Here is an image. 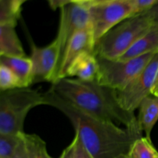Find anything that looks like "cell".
Instances as JSON below:
<instances>
[{"label": "cell", "instance_id": "9", "mask_svg": "<svg viewBox=\"0 0 158 158\" xmlns=\"http://www.w3.org/2000/svg\"><path fill=\"white\" fill-rule=\"evenodd\" d=\"M90 28L92 29L89 4L72 2L60 9V25L56 38L60 43L61 60L73 35L78 31Z\"/></svg>", "mask_w": 158, "mask_h": 158}, {"label": "cell", "instance_id": "22", "mask_svg": "<svg viewBox=\"0 0 158 158\" xmlns=\"http://www.w3.org/2000/svg\"><path fill=\"white\" fill-rule=\"evenodd\" d=\"M157 2L158 0H136V15L148 12Z\"/></svg>", "mask_w": 158, "mask_h": 158}, {"label": "cell", "instance_id": "14", "mask_svg": "<svg viewBox=\"0 0 158 158\" xmlns=\"http://www.w3.org/2000/svg\"><path fill=\"white\" fill-rule=\"evenodd\" d=\"M158 50V26H154L140 37L127 52L117 60H127Z\"/></svg>", "mask_w": 158, "mask_h": 158}, {"label": "cell", "instance_id": "2", "mask_svg": "<svg viewBox=\"0 0 158 158\" xmlns=\"http://www.w3.org/2000/svg\"><path fill=\"white\" fill-rule=\"evenodd\" d=\"M51 88L83 112L105 121L123 124L128 131L142 137L135 114L120 106L114 89L96 80L86 82L70 77L60 80Z\"/></svg>", "mask_w": 158, "mask_h": 158}, {"label": "cell", "instance_id": "19", "mask_svg": "<svg viewBox=\"0 0 158 158\" xmlns=\"http://www.w3.org/2000/svg\"><path fill=\"white\" fill-rule=\"evenodd\" d=\"M21 140L19 136H11L0 133V158H11Z\"/></svg>", "mask_w": 158, "mask_h": 158}, {"label": "cell", "instance_id": "7", "mask_svg": "<svg viewBox=\"0 0 158 158\" xmlns=\"http://www.w3.org/2000/svg\"><path fill=\"white\" fill-rule=\"evenodd\" d=\"M158 76V50L146 67L126 87L115 90L116 97L123 109L131 113L139 108L142 100L151 94Z\"/></svg>", "mask_w": 158, "mask_h": 158}, {"label": "cell", "instance_id": "16", "mask_svg": "<svg viewBox=\"0 0 158 158\" xmlns=\"http://www.w3.org/2000/svg\"><path fill=\"white\" fill-rule=\"evenodd\" d=\"M29 158H52L48 153L46 142L36 134H20Z\"/></svg>", "mask_w": 158, "mask_h": 158}, {"label": "cell", "instance_id": "8", "mask_svg": "<svg viewBox=\"0 0 158 158\" xmlns=\"http://www.w3.org/2000/svg\"><path fill=\"white\" fill-rule=\"evenodd\" d=\"M31 55L29 56L32 64V84L40 82L55 83L59 70L61 49L60 43L56 38L50 44L40 47L29 40Z\"/></svg>", "mask_w": 158, "mask_h": 158}, {"label": "cell", "instance_id": "25", "mask_svg": "<svg viewBox=\"0 0 158 158\" xmlns=\"http://www.w3.org/2000/svg\"><path fill=\"white\" fill-rule=\"evenodd\" d=\"M146 13L148 14L150 16V18L152 19L153 23L158 26V3L156 4L154 7L151 8L150 10L146 12Z\"/></svg>", "mask_w": 158, "mask_h": 158}, {"label": "cell", "instance_id": "13", "mask_svg": "<svg viewBox=\"0 0 158 158\" xmlns=\"http://www.w3.org/2000/svg\"><path fill=\"white\" fill-rule=\"evenodd\" d=\"M139 109V127L145 134V137L151 139V131L158 120V96L147 97L142 100Z\"/></svg>", "mask_w": 158, "mask_h": 158}, {"label": "cell", "instance_id": "33", "mask_svg": "<svg viewBox=\"0 0 158 158\" xmlns=\"http://www.w3.org/2000/svg\"><path fill=\"white\" fill-rule=\"evenodd\" d=\"M106 1H109V0H106Z\"/></svg>", "mask_w": 158, "mask_h": 158}, {"label": "cell", "instance_id": "21", "mask_svg": "<svg viewBox=\"0 0 158 158\" xmlns=\"http://www.w3.org/2000/svg\"><path fill=\"white\" fill-rule=\"evenodd\" d=\"M71 146H72L73 158H94L83 146L78 134L76 133L73 140L71 142Z\"/></svg>", "mask_w": 158, "mask_h": 158}, {"label": "cell", "instance_id": "12", "mask_svg": "<svg viewBox=\"0 0 158 158\" xmlns=\"http://www.w3.org/2000/svg\"><path fill=\"white\" fill-rule=\"evenodd\" d=\"M0 64L13 73L18 79L20 88H28L32 84V64L29 57L0 53Z\"/></svg>", "mask_w": 158, "mask_h": 158}, {"label": "cell", "instance_id": "3", "mask_svg": "<svg viewBox=\"0 0 158 158\" xmlns=\"http://www.w3.org/2000/svg\"><path fill=\"white\" fill-rule=\"evenodd\" d=\"M46 105L44 94L28 88H17L0 94V133L19 136L24 132V123L29 111Z\"/></svg>", "mask_w": 158, "mask_h": 158}, {"label": "cell", "instance_id": "30", "mask_svg": "<svg viewBox=\"0 0 158 158\" xmlns=\"http://www.w3.org/2000/svg\"><path fill=\"white\" fill-rule=\"evenodd\" d=\"M106 0H92V2L91 4H94V3H98V2H104Z\"/></svg>", "mask_w": 158, "mask_h": 158}, {"label": "cell", "instance_id": "17", "mask_svg": "<svg viewBox=\"0 0 158 158\" xmlns=\"http://www.w3.org/2000/svg\"><path fill=\"white\" fill-rule=\"evenodd\" d=\"M127 158H158V152L151 139L141 137L134 142Z\"/></svg>", "mask_w": 158, "mask_h": 158}, {"label": "cell", "instance_id": "10", "mask_svg": "<svg viewBox=\"0 0 158 158\" xmlns=\"http://www.w3.org/2000/svg\"><path fill=\"white\" fill-rule=\"evenodd\" d=\"M94 47L95 40L91 28L82 29L76 32L69 40L65 49L55 83L60 80L66 78L72 63L83 52H94Z\"/></svg>", "mask_w": 158, "mask_h": 158}, {"label": "cell", "instance_id": "11", "mask_svg": "<svg viewBox=\"0 0 158 158\" xmlns=\"http://www.w3.org/2000/svg\"><path fill=\"white\" fill-rule=\"evenodd\" d=\"M98 68V60L95 52H83L72 63L66 77H77L78 80L86 82L95 81Z\"/></svg>", "mask_w": 158, "mask_h": 158}, {"label": "cell", "instance_id": "15", "mask_svg": "<svg viewBox=\"0 0 158 158\" xmlns=\"http://www.w3.org/2000/svg\"><path fill=\"white\" fill-rule=\"evenodd\" d=\"M15 27L0 24V52L6 55L25 56V51Z\"/></svg>", "mask_w": 158, "mask_h": 158}, {"label": "cell", "instance_id": "29", "mask_svg": "<svg viewBox=\"0 0 158 158\" xmlns=\"http://www.w3.org/2000/svg\"><path fill=\"white\" fill-rule=\"evenodd\" d=\"M73 2L80 3V4H91L92 0H73Z\"/></svg>", "mask_w": 158, "mask_h": 158}, {"label": "cell", "instance_id": "31", "mask_svg": "<svg viewBox=\"0 0 158 158\" xmlns=\"http://www.w3.org/2000/svg\"><path fill=\"white\" fill-rule=\"evenodd\" d=\"M120 158H127V156H123V157H120Z\"/></svg>", "mask_w": 158, "mask_h": 158}, {"label": "cell", "instance_id": "27", "mask_svg": "<svg viewBox=\"0 0 158 158\" xmlns=\"http://www.w3.org/2000/svg\"><path fill=\"white\" fill-rule=\"evenodd\" d=\"M27 1H29V0H12L15 11H16L18 13L20 14V12H21L22 6Z\"/></svg>", "mask_w": 158, "mask_h": 158}, {"label": "cell", "instance_id": "28", "mask_svg": "<svg viewBox=\"0 0 158 158\" xmlns=\"http://www.w3.org/2000/svg\"><path fill=\"white\" fill-rule=\"evenodd\" d=\"M151 94L153 96H155V97H157L158 96V76L157 80H156L155 83L154 85V87H153L152 90H151Z\"/></svg>", "mask_w": 158, "mask_h": 158}, {"label": "cell", "instance_id": "4", "mask_svg": "<svg viewBox=\"0 0 158 158\" xmlns=\"http://www.w3.org/2000/svg\"><path fill=\"white\" fill-rule=\"evenodd\" d=\"M154 24L146 12L131 17L103 35L96 43L94 52L102 58L117 60L148 32Z\"/></svg>", "mask_w": 158, "mask_h": 158}, {"label": "cell", "instance_id": "20", "mask_svg": "<svg viewBox=\"0 0 158 158\" xmlns=\"http://www.w3.org/2000/svg\"><path fill=\"white\" fill-rule=\"evenodd\" d=\"M20 88L19 83L13 73L4 65L0 64V91Z\"/></svg>", "mask_w": 158, "mask_h": 158}, {"label": "cell", "instance_id": "5", "mask_svg": "<svg viewBox=\"0 0 158 158\" xmlns=\"http://www.w3.org/2000/svg\"><path fill=\"white\" fill-rule=\"evenodd\" d=\"M157 51L127 60H107L97 56L99 68L96 81L114 90H121L141 73Z\"/></svg>", "mask_w": 158, "mask_h": 158}, {"label": "cell", "instance_id": "18", "mask_svg": "<svg viewBox=\"0 0 158 158\" xmlns=\"http://www.w3.org/2000/svg\"><path fill=\"white\" fill-rule=\"evenodd\" d=\"M19 16L12 0H0V24L15 26Z\"/></svg>", "mask_w": 158, "mask_h": 158}, {"label": "cell", "instance_id": "1", "mask_svg": "<svg viewBox=\"0 0 158 158\" xmlns=\"http://www.w3.org/2000/svg\"><path fill=\"white\" fill-rule=\"evenodd\" d=\"M43 94L46 105L56 108L70 120L75 133L94 158L127 156L134 142L141 137L126 128L83 112L52 88Z\"/></svg>", "mask_w": 158, "mask_h": 158}, {"label": "cell", "instance_id": "6", "mask_svg": "<svg viewBox=\"0 0 158 158\" xmlns=\"http://www.w3.org/2000/svg\"><path fill=\"white\" fill-rule=\"evenodd\" d=\"M89 12L96 44L111 29L136 15V0H109L89 4Z\"/></svg>", "mask_w": 158, "mask_h": 158}, {"label": "cell", "instance_id": "24", "mask_svg": "<svg viewBox=\"0 0 158 158\" xmlns=\"http://www.w3.org/2000/svg\"><path fill=\"white\" fill-rule=\"evenodd\" d=\"M47 1L52 10H56L58 9H61L64 6L73 2V0H47Z\"/></svg>", "mask_w": 158, "mask_h": 158}, {"label": "cell", "instance_id": "32", "mask_svg": "<svg viewBox=\"0 0 158 158\" xmlns=\"http://www.w3.org/2000/svg\"><path fill=\"white\" fill-rule=\"evenodd\" d=\"M1 93H2V91H0V94H1Z\"/></svg>", "mask_w": 158, "mask_h": 158}, {"label": "cell", "instance_id": "26", "mask_svg": "<svg viewBox=\"0 0 158 158\" xmlns=\"http://www.w3.org/2000/svg\"><path fill=\"white\" fill-rule=\"evenodd\" d=\"M59 158H73V153H72V146L71 143L68 147H66V149L63 151L60 157Z\"/></svg>", "mask_w": 158, "mask_h": 158}, {"label": "cell", "instance_id": "23", "mask_svg": "<svg viewBox=\"0 0 158 158\" xmlns=\"http://www.w3.org/2000/svg\"><path fill=\"white\" fill-rule=\"evenodd\" d=\"M20 137H21V136H20ZM11 158H29V156H28L27 152H26V148H25L24 143H23V140L22 139V137L18 147L15 149L13 155L12 156Z\"/></svg>", "mask_w": 158, "mask_h": 158}, {"label": "cell", "instance_id": "35", "mask_svg": "<svg viewBox=\"0 0 158 158\" xmlns=\"http://www.w3.org/2000/svg\"><path fill=\"white\" fill-rule=\"evenodd\" d=\"M0 53H1V52H0Z\"/></svg>", "mask_w": 158, "mask_h": 158}, {"label": "cell", "instance_id": "34", "mask_svg": "<svg viewBox=\"0 0 158 158\" xmlns=\"http://www.w3.org/2000/svg\"><path fill=\"white\" fill-rule=\"evenodd\" d=\"M157 3H158V2H157Z\"/></svg>", "mask_w": 158, "mask_h": 158}]
</instances>
